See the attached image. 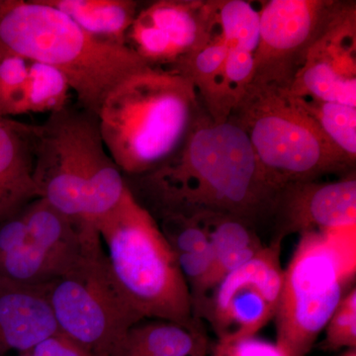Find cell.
Here are the masks:
<instances>
[{"label": "cell", "instance_id": "6da1fadb", "mask_svg": "<svg viewBox=\"0 0 356 356\" xmlns=\"http://www.w3.org/2000/svg\"><path fill=\"white\" fill-rule=\"evenodd\" d=\"M124 178L136 200L156 220L221 214L257 229L273 218L278 194L242 129L229 119L216 123L207 112L163 165Z\"/></svg>", "mask_w": 356, "mask_h": 356}, {"label": "cell", "instance_id": "7a4b0ae2", "mask_svg": "<svg viewBox=\"0 0 356 356\" xmlns=\"http://www.w3.org/2000/svg\"><path fill=\"white\" fill-rule=\"evenodd\" d=\"M206 112L188 79L147 67L115 86L97 116L110 156L124 177H135L172 158Z\"/></svg>", "mask_w": 356, "mask_h": 356}, {"label": "cell", "instance_id": "3957f363", "mask_svg": "<svg viewBox=\"0 0 356 356\" xmlns=\"http://www.w3.org/2000/svg\"><path fill=\"white\" fill-rule=\"evenodd\" d=\"M0 54L58 70L76 104L95 114L115 86L149 67L129 47L95 38L44 0H8L0 17Z\"/></svg>", "mask_w": 356, "mask_h": 356}, {"label": "cell", "instance_id": "277c9868", "mask_svg": "<svg viewBox=\"0 0 356 356\" xmlns=\"http://www.w3.org/2000/svg\"><path fill=\"white\" fill-rule=\"evenodd\" d=\"M34 180L40 198L81 228L95 227L127 189L105 147L97 114L77 104L35 125Z\"/></svg>", "mask_w": 356, "mask_h": 356}, {"label": "cell", "instance_id": "5b68a950", "mask_svg": "<svg viewBox=\"0 0 356 356\" xmlns=\"http://www.w3.org/2000/svg\"><path fill=\"white\" fill-rule=\"evenodd\" d=\"M115 282L144 320L194 325L191 293L158 222L128 187L95 224Z\"/></svg>", "mask_w": 356, "mask_h": 356}, {"label": "cell", "instance_id": "8992f818", "mask_svg": "<svg viewBox=\"0 0 356 356\" xmlns=\"http://www.w3.org/2000/svg\"><path fill=\"white\" fill-rule=\"evenodd\" d=\"M248 136L274 188L355 172V163L327 139L289 90L250 84L229 115Z\"/></svg>", "mask_w": 356, "mask_h": 356}, {"label": "cell", "instance_id": "52a82bcc", "mask_svg": "<svg viewBox=\"0 0 356 356\" xmlns=\"http://www.w3.org/2000/svg\"><path fill=\"white\" fill-rule=\"evenodd\" d=\"M355 277L356 227L300 236L274 316L285 355L308 356Z\"/></svg>", "mask_w": 356, "mask_h": 356}, {"label": "cell", "instance_id": "ba28073f", "mask_svg": "<svg viewBox=\"0 0 356 356\" xmlns=\"http://www.w3.org/2000/svg\"><path fill=\"white\" fill-rule=\"evenodd\" d=\"M43 289L58 332L95 355L109 356L144 320L117 286L100 236Z\"/></svg>", "mask_w": 356, "mask_h": 356}, {"label": "cell", "instance_id": "9c48e42d", "mask_svg": "<svg viewBox=\"0 0 356 356\" xmlns=\"http://www.w3.org/2000/svg\"><path fill=\"white\" fill-rule=\"evenodd\" d=\"M351 3L337 0L262 2L259 46L250 84L289 90L314 44Z\"/></svg>", "mask_w": 356, "mask_h": 356}, {"label": "cell", "instance_id": "30bf717a", "mask_svg": "<svg viewBox=\"0 0 356 356\" xmlns=\"http://www.w3.org/2000/svg\"><path fill=\"white\" fill-rule=\"evenodd\" d=\"M281 245L273 241L211 292L200 320L209 321L217 339L257 336L273 320L284 278Z\"/></svg>", "mask_w": 356, "mask_h": 356}, {"label": "cell", "instance_id": "8fae6325", "mask_svg": "<svg viewBox=\"0 0 356 356\" xmlns=\"http://www.w3.org/2000/svg\"><path fill=\"white\" fill-rule=\"evenodd\" d=\"M216 32L215 0H159L140 9L126 44L147 67L170 70Z\"/></svg>", "mask_w": 356, "mask_h": 356}, {"label": "cell", "instance_id": "7c38bea8", "mask_svg": "<svg viewBox=\"0 0 356 356\" xmlns=\"http://www.w3.org/2000/svg\"><path fill=\"white\" fill-rule=\"evenodd\" d=\"M273 241L309 232L356 227L355 172L332 182L288 185L278 191L273 218Z\"/></svg>", "mask_w": 356, "mask_h": 356}, {"label": "cell", "instance_id": "4fadbf2b", "mask_svg": "<svg viewBox=\"0 0 356 356\" xmlns=\"http://www.w3.org/2000/svg\"><path fill=\"white\" fill-rule=\"evenodd\" d=\"M355 16L353 2L314 44L291 95L356 107Z\"/></svg>", "mask_w": 356, "mask_h": 356}, {"label": "cell", "instance_id": "5bb4252c", "mask_svg": "<svg viewBox=\"0 0 356 356\" xmlns=\"http://www.w3.org/2000/svg\"><path fill=\"white\" fill-rule=\"evenodd\" d=\"M58 332L43 286L0 278V356L27 353Z\"/></svg>", "mask_w": 356, "mask_h": 356}, {"label": "cell", "instance_id": "9a60e30c", "mask_svg": "<svg viewBox=\"0 0 356 356\" xmlns=\"http://www.w3.org/2000/svg\"><path fill=\"white\" fill-rule=\"evenodd\" d=\"M35 125L0 116V222L40 198L34 180Z\"/></svg>", "mask_w": 356, "mask_h": 356}, {"label": "cell", "instance_id": "2e32d148", "mask_svg": "<svg viewBox=\"0 0 356 356\" xmlns=\"http://www.w3.org/2000/svg\"><path fill=\"white\" fill-rule=\"evenodd\" d=\"M112 353L135 356H207L210 341L202 321L188 325L143 320L129 330Z\"/></svg>", "mask_w": 356, "mask_h": 356}, {"label": "cell", "instance_id": "e0dca14e", "mask_svg": "<svg viewBox=\"0 0 356 356\" xmlns=\"http://www.w3.org/2000/svg\"><path fill=\"white\" fill-rule=\"evenodd\" d=\"M30 243L70 266L88 243L99 236L97 229L81 228L43 198L28 204L21 212Z\"/></svg>", "mask_w": 356, "mask_h": 356}, {"label": "cell", "instance_id": "ac0fdd59", "mask_svg": "<svg viewBox=\"0 0 356 356\" xmlns=\"http://www.w3.org/2000/svg\"><path fill=\"white\" fill-rule=\"evenodd\" d=\"M193 219L197 220L207 234L214 257L210 294L225 276L247 264L266 247L257 229L238 218L205 214Z\"/></svg>", "mask_w": 356, "mask_h": 356}, {"label": "cell", "instance_id": "d6986e66", "mask_svg": "<svg viewBox=\"0 0 356 356\" xmlns=\"http://www.w3.org/2000/svg\"><path fill=\"white\" fill-rule=\"evenodd\" d=\"M62 11L81 29L108 43L127 46L126 36L139 13L134 0H44Z\"/></svg>", "mask_w": 356, "mask_h": 356}, {"label": "cell", "instance_id": "ffe728a7", "mask_svg": "<svg viewBox=\"0 0 356 356\" xmlns=\"http://www.w3.org/2000/svg\"><path fill=\"white\" fill-rule=\"evenodd\" d=\"M229 48L216 34L205 46L192 54L172 69L188 79L197 91L204 108L216 123L228 120L229 114L224 99V65Z\"/></svg>", "mask_w": 356, "mask_h": 356}, {"label": "cell", "instance_id": "44dd1931", "mask_svg": "<svg viewBox=\"0 0 356 356\" xmlns=\"http://www.w3.org/2000/svg\"><path fill=\"white\" fill-rule=\"evenodd\" d=\"M67 268L64 262L30 242L0 257V278L26 286H44Z\"/></svg>", "mask_w": 356, "mask_h": 356}, {"label": "cell", "instance_id": "7402d4cb", "mask_svg": "<svg viewBox=\"0 0 356 356\" xmlns=\"http://www.w3.org/2000/svg\"><path fill=\"white\" fill-rule=\"evenodd\" d=\"M218 33L229 49L257 51L261 30V14L250 2L215 0Z\"/></svg>", "mask_w": 356, "mask_h": 356}, {"label": "cell", "instance_id": "603a6c76", "mask_svg": "<svg viewBox=\"0 0 356 356\" xmlns=\"http://www.w3.org/2000/svg\"><path fill=\"white\" fill-rule=\"evenodd\" d=\"M296 97L313 117L325 137L355 165L356 107L321 102L313 98Z\"/></svg>", "mask_w": 356, "mask_h": 356}, {"label": "cell", "instance_id": "cb8c5ba5", "mask_svg": "<svg viewBox=\"0 0 356 356\" xmlns=\"http://www.w3.org/2000/svg\"><path fill=\"white\" fill-rule=\"evenodd\" d=\"M70 88L58 70L41 63L30 62L21 113L60 111L67 106Z\"/></svg>", "mask_w": 356, "mask_h": 356}, {"label": "cell", "instance_id": "d4e9b609", "mask_svg": "<svg viewBox=\"0 0 356 356\" xmlns=\"http://www.w3.org/2000/svg\"><path fill=\"white\" fill-rule=\"evenodd\" d=\"M29 65V60L19 56L0 54V116L11 118L22 115Z\"/></svg>", "mask_w": 356, "mask_h": 356}, {"label": "cell", "instance_id": "484cf974", "mask_svg": "<svg viewBox=\"0 0 356 356\" xmlns=\"http://www.w3.org/2000/svg\"><path fill=\"white\" fill-rule=\"evenodd\" d=\"M320 348L337 351L356 348V288L353 286L339 304L325 327Z\"/></svg>", "mask_w": 356, "mask_h": 356}, {"label": "cell", "instance_id": "4316f807", "mask_svg": "<svg viewBox=\"0 0 356 356\" xmlns=\"http://www.w3.org/2000/svg\"><path fill=\"white\" fill-rule=\"evenodd\" d=\"M254 72V54L242 49H229L222 76L225 105L229 117L252 83Z\"/></svg>", "mask_w": 356, "mask_h": 356}, {"label": "cell", "instance_id": "83f0119b", "mask_svg": "<svg viewBox=\"0 0 356 356\" xmlns=\"http://www.w3.org/2000/svg\"><path fill=\"white\" fill-rule=\"evenodd\" d=\"M210 351L211 356H286L276 343L257 336L217 339Z\"/></svg>", "mask_w": 356, "mask_h": 356}, {"label": "cell", "instance_id": "f1b7e54d", "mask_svg": "<svg viewBox=\"0 0 356 356\" xmlns=\"http://www.w3.org/2000/svg\"><path fill=\"white\" fill-rule=\"evenodd\" d=\"M18 356H98L84 350L64 334H54L37 344L31 350Z\"/></svg>", "mask_w": 356, "mask_h": 356}, {"label": "cell", "instance_id": "f546056e", "mask_svg": "<svg viewBox=\"0 0 356 356\" xmlns=\"http://www.w3.org/2000/svg\"><path fill=\"white\" fill-rule=\"evenodd\" d=\"M29 242L27 228L21 213L0 222V257Z\"/></svg>", "mask_w": 356, "mask_h": 356}, {"label": "cell", "instance_id": "4dcf8cb0", "mask_svg": "<svg viewBox=\"0 0 356 356\" xmlns=\"http://www.w3.org/2000/svg\"><path fill=\"white\" fill-rule=\"evenodd\" d=\"M7 4H8V0H0V17H1L3 11L6 10Z\"/></svg>", "mask_w": 356, "mask_h": 356}, {"label": "cell", "instance_id": "1f68e13d", "mask_svg": "<svg viewBox=\"0 0 356 356\" xmlns=\"http://www.w3.org/2000/svg\"><path fill=\"white\" fill-rule=\"evenodd\" d=\"M341 356H356V348L355 350H346V353Z\"/></svg>", "mask_w": 356, "mask_h": 356}, {"label": "cell", "instance_id": "d6a6232c", "mask_svg": "<svg viewBox=\"0 0 356 356\" xmlns=\"http://www.w3.org/2000/svg\"><path fill=\"white\" fill-rule=\"evenodd\" d=\"M109 356H135V355H124V353H112L111 355H110Z\"/></svg>", "mask_w": 356, "mask_h": 356}]
</instances>
